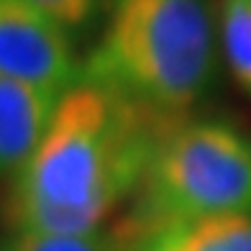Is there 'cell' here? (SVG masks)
<instances>
[{
	"label": "cell",
	"mask_w": 251,
	"mask_h": 251,
	"mask_svg": "<svg viewBox=\"0 0 251 251\" xmlns=\"http://www.w3.org/2000/svg\"><path fill=\"white\" fill-rule=\"evenodd\" d=\"M182 121V118H179ZM169 118L79 79L59 98L36 151L10 177L5 218L18 233H90L133 198Z\"/></svg>",
	"instance_id": "6da1fadb"
},
{
	"label": "cell",
	"mask_w": 251,
	"mask_h": 251,
	"mask_svg": "<svg viewBox=\"0 0 251 251\" xmlns=\"http://www.w3.org/2000/svg\"><path fill=\"white\" fill-rule=\"evenodd\" d=\"M213 0H105V26L82 79L162 118H190L218 82Z\"/></svg>",
	"instance_id": "7a4b0ae2"
},
{
	"label": "cell",
	"mask_w": 251,
	"mask_h": 251,
	"mask_svg": "<svg viewBox=\"0 0 251 251\" xmlns=\"http://www.w3.org/2000/svg\"><path fill=\"white\" fill-rule=\"evenodd\" d=\"M238 213H251V136L221 118H182L159 136L123 221L146 238Z\"/></svg>",
	"instance_id": "3957f363"
},
{
	"label": "cell",
	"mask_w": 251,
	"mask_h": 251,
	"mask_svg": "<svg viewBox=\"0 0 251 251\" xmlns=\"http://www.w3.org/2000/svg\"><path fill=\"white\" fill-rule=\"evenodd\" d=\"M0 77L64 95L82 79L75 41L28 0H0Z\"/></svg>",
	"instance_id": "277c9868"
},
{
	"label": "cell",
	"mask_w": 251,
	"mask_h": 251,
	"mask_svg": "<svg viewBox=\"0 0 251 251\" xmlns=\"http://www.w3.org/2000/svg\"><path fill=\"white\" fill-rule=\"evenodd\" d=\"M62 95L0 77V177H13L36 151Z\"/></svg>",
	"instance_id": "5b68a950"
},
{
	"label": "cell",
	"mask_w": 251,
	"mask_h": 251,
	"mask_svg": "<svg viewBox=\"0 0 251 251\" xmlns=\"http://www.w3.org/2000/svg\"><path fill=\"white\" fill-rule=\"evenodd\" d=\"M139 241L149 251H251V213L169 228Z\"/></svg>",
	"instance_id": "8992f818"
},
{
	"label": "cell",
	"mask_w": 251,
	"mask_h": 251,
	"mask_svg": "<svg viewBox=\"0 0 251 251\" xmlns=\"http://www.w3.org/2000/svg\"><path fill=\"white\" fill-rule=\"evenodd\" d=\"M139 236L121 221L118 226L90 233H18L5 238L0 251H133Z\"/></svg>",
	"instance_id": "52a82bcc"
},
{
	"label": "cell",
	"mask_w": 251,
	"mask_h": 251,
	"mask_svg": "<svg viewBox=\"0 0 251 251\" xmlns=\"http://www.w3.org/2000/svg\"><path fill=\"white\" fill-rule=\"evenodd\" d=\"M221 56L236 85L251 98V0H218Z\"/></svg>",
	"instance_id": "ba28073f"
},
{
	"label": "cell",
	"mask_w": 251,
	"mask_h": 251,
	"mask_svg": "<svg viewBox=\"0 0 251 251\" xmlns=\"http://www.w3.org/2000/svg\"><path fill=\"white\" fill-rule=\"evenodd\" d=\"M28 3L39 8L44 16H49L54 24H59L70 36H75L90 28L105 0H28Z\"/></svg>",
	"instance_id": "9c48e42d"
},
{
	"label": "cell",
	"mask_w": 251,
	"mask_h": 251,
	"mask_svg": "<svg viewBox=\"0 0 251 251\" xmlns=\"http://www.w3.org/2000/svg\"><path fill=\"white\" fill-rule=\"evenodd\" d=\"M133 251H149V249H146V246H144V244L139 241V244H136V249H133Z\"/></svg>",
	"instance_id": "30bf717a"
}]
</instances>
